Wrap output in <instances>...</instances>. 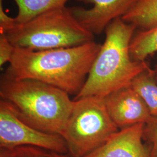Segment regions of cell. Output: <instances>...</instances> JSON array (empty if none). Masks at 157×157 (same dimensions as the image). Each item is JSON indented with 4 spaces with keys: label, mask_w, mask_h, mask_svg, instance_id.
I'll use <instances>...</instances> for the list:
<instances>
[{
    "label": "cell",
    "mask_w": 157,
    "mask_h": 157,
    "mask_svg": "<svg viewBox=\"0 0 157 157\" xmlns=\"http://www.w3.org/2000/svg\"><path fill=\"white\" fill-rule=\"evenodd\" d=\"M101 47L93 40L48 50L15 48L5 74L16 79L38 80L76 97L82 89Z\"/></svg>",
    "instance_id": "obj_1"
},
{
    "label": "cell",
    "mask_w": 157,
    "mask_h": 157,
    "mask_svg": "<svg viewBox=\"0 0 157 157\" xmlns=\"http://www.w3.org/2000/svg\"><path fill=\"white\" fill-rule=\"evenodd\" d=\"M1 100L8 103L17 117L40 131L61 135L73 100L66 92L33 79H16L2 75Z\"/></svg>",
    "instance_id": "obj_2"
},
{
    "label": "cell",
    "mask_w": 157,
    "mask_h": 157,
    "mask_svg": "<svg viewBox=\"0 0 157 157\" xmlns=\"http://www.w3.org/2000/svg\"><path fill=\"white\" fill-rule=\"evenodd\" d=\"M137 30L121 17L113 20L105 30V39L90 69L82 89L73 100L94 97L104 98L130 85L132 80L148 67L147 61H137L130 53V44Z\"/></svg>",
    "instance_id": "obj_3"
},
{
    "label": "cell",
    "mask_w": 157,
    "mask_h": 157,
    "mask_svg": "<svg viewBox=\"0 0 157 157\" xmlns=\"http://www.w3.org/2000/svg\"><path fill=\"white\" fill-rule=\"evenodd\" d=\"M4 34L15 48L33 51L72 47L94 40V34L85 28L71 9L66 6L17 23Z\"/></svg>",
    "instance_id": "obj_4"
},
{
    "label": "cell",
    "mask_w": 157,
    "mask_h": 157,
    "mask_svg": "<svg viewBox=\"0 0 157 157\" xmlns=\"http://www.w3.org/2000/svg\"><path fill=\"white\" fill-rule=\"evenodd\" d=\"M73 100L61 135L71 155L84 157L104 144L119 129L109 117L103 98L89 97Z\"/></svg>",
    "instance_id": "obj_5"
},
{
    "label": "cell",
    "mask_w": 157,
    "mask_h": 157,
    "mask_svg": "<svg viewBox=\"0 0 157 157\" xmlns=\"http://www.w3.org/2000/svg\"><path fill=\"white\" fill-rule=\"evenodd\" d=\"M22 146H33L57 154L69 153L62 136L40 131L17 117L11 106L0 101V148L11 150Z\"/></svg>",
    "instance_id": "obj_6"
},
{
    "label": "cell",
    "mask_w": 157,
    "mask_h": 157,
    "mask_svg": "<svg viewBox=\"0 0 157 157\" xmlns=\"http://www.w3.org/2000/svg\"><path fill=\"white\" fill-rule=\"evenodd\" d=\"M103 99L109 117L119 130L146 124L151 117L146 104L130 85L112 92Z\"/></svg>",
    "instance_id": "obj_7"
},
{
    "label": "cell",
    "mask_w": 157,
    "mask_h": 157,
    "mask_svg": "<svg viewBox=\"0 0 157 157\" xmlns=\"http://www.w3.org/2000/svg\"><path fill=\"white\" fill-rule=\"evenodd\" d=\"M93 6L89 10L71 8L74 16L90 32L100 34L110 23L122 17L138 0H78Z\"/></svg>",
    "instance_id": "obj_8"
},
{
    "label": "cell",
    "mask_w": 157,
    "mask_h": 157,
    "mask_svg": "<svg viewBox=\"0 0 157 157\" xmlns=\"http://www.w3.org/2000/svg\"><path fill=\"white\" fill-rule=\"evenodd\" d=\"M144 124L119 130L104 144L84 157H151L150 147L143 143Z\"/></svg>",
    "instance_id": "obj_9"
},
{
    "label": "cell",
    "mask_w": 157,
    "mask_h": 157,
    "mask_svg": "<svg viewBox=\"0 0 157 157\" xmlns=\"http://www.w3.org/2000/svg\"><path fill=\"white\" fill-rule=\"evenodd\" d=\"M146 104L151 117L157 118V82L150 67L138 74L130 83Z\"/></svg>",
    "instance_id": "obj_10"
},
{
    "label": "cell",
    "mask_w": 157,
    "mask_h": 157,
    "mask_svg": "<svg viewBox=\"0 0 157 157\" xmlns=\"http://www.w3.org/2000/svg\"><path fill=\"white\" fill-rule=\"evenodd\" d=\"M122 19L139 30L151 28L157 24V0H138Z\"/></svg>",
    "instance_id": "obj_11"
},
{
    "label": "cell",
    "mask_w": 157,
    "mask_h": 157,
    "mask_svg": "<svg viewBox=\"0 0 157 157\" xmlns=\"http://www.w3.org/2000/svg\"><path fill=\"white\" fill-rule=\"evenodd\" d=\"M157 52V24L146 30L137 29L130 44L131 57L137 61H146Z\"/></svg>",
    "instance_id": "obj_12"
},
{
    "label": "cell",
    "mask_w": 157,
    "mask_h": 157,
    "mask_svg": "<svg viewBox=\"0 0 157 157\" xmlns=\"http://www.w3.org/2000/svg\"><path fill=\"white\" fill-rule=\"evenodd\" d=\"M17 4V23L26 22L45 12L65 6L69 0H13Z\"/></svg>",
    "instance_id": "obj_13"
},
{
    "label": "cell",
    "mask_w": 157,
    "mask_h": 157,
    "mask_svg": "<svg viewBox=\"0 0 157 157\" xmlns=\"http://www.w3.org/2000/svg\"><path fill=\"white\" fill-rule=\"evenodd\" d=\"M143 139L148 143L151 157H157V118L151 117L145 124Z\"/></svg>",
    "instance_id": "obj_14"
},
{
    "label": "cell",
    "mask_w": 157,
    "mask_h": 157,
    "mask_svg": "<svg viewBox=\"0 0 157 157\" xmlns=\"http://www.w3.org/2000/svg\"><path fill=\"white\" fill-rule=\"evenodd\" d=\"M12 157H56L54 153L33 146H22L11 150Z\"/></svg>",
    "instance_id": "obj_15"
},
{
    "label": "cell",
    "mask_w": 157,
    "mask_h": 157,
    "mask_svg": "<svg viewBox=\"0 0 157 157\" xmlns=\"http://www.w3.org/2000/svg\"><path fill=\"white\" fill-rule=\"evenodd\" d=\"M15 47L4 33L0 34V67L10 63Z\"/></svg>",
    "instance_id": "obj_16"
},
{
    "label": "cell",
    "mask_w": 157,
    "mask_h": 157,
    "mask_svg": "<svg viewBox=\"0 0 157 157\" xmlns=\"http://www.w3.org/2000/svg\"><path fill=\"white\" fill-rule=\"evenodd\" d=\"M2 1V0H0V29L1 33H5L13 28L17 23L15 17L13 18L6 14Z\"/></svg>",
    "instance_id": "obj_17"
},
{
    "label": "cell",
    "mask_w": 157,
    "mask_h": 157,
    "mask_svg": "<svg viewBox=\"0 0 157 157\" xmlns=\"http://www.w3.org/2000/svg\"><path fill=\"white\" fill-rule=\"evenodd\" d=\"M0 157H12L11 151L3 148H0Z\"/></svg>",
    "instance_id": "obj_18"
},
{
    "label": "cell",
    "mask_w": 157,
    "mask_h": 157,
    "mask_svg": "<svg viewBox=\"0 0 157 157\" xmlns=\"http://www.w3.org/2000/svg\"><path fill=\"white\" fill-rule=\"evenodd\" d=\"M54 153V155L56 157H74L71 155L69 153L67 154H57V153Z\"/></svg>",
    "instance_id": "obj_19"
},
{
    "label": "cell",
    "mask_w": 157,
    "mask_h": 157,
    "mask_svg": "<svg viewBox=\"0 0 157 157\" xmlns=\"http://www.w3.org/2000/svg\"><path fill=\"white\" fill-rule=\"evenodd\" d=\"M153 70H154V75H155V78L156 81L157 82V63L155 64V67H154V69Z\"/></svg>",
    "instance_id": "obj_20"
}]
</instances>
